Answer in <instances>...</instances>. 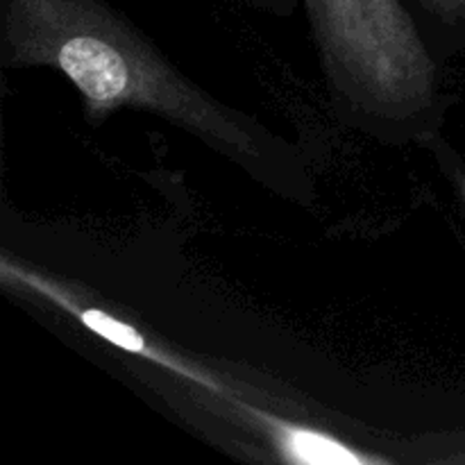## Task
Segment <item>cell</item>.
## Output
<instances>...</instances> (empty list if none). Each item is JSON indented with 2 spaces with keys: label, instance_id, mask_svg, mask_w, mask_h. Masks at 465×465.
<instances>
[{
  "label": "cell",
  "instance_id": "cell-1",
  "mask_svg": "<svg viewBox=\"0 0 465 465\" xmlns=\"http://www.w3.org/2000/svg\"><path fill=\"white\" fill-rule=\"evenodd\" d=\"M0 48L5 66H45L66 75L94 121L116 109L157 114L268 189L309 195L293 145L207 94L103 0H3Z\"/></svg>",
  "mask_w": 465,
  "mask_h": 465
},
{
  "label": "cell",
  "instance_id": "cell-2",
  "mask_svg": "<svg viewBox=\"0 0 465 465\" xmlns=\"http://www.w3.org/2000/svg\"><path fill=\"white\" fill-rule=\"evenodd\" d=\"M341 116L380 141L430 139L443 121L439 48L404 0H304Z\"/></svg>",
  "mask_w": 465,
  "mask_h": 465
},
{
  "label": "cell",
  "instance_id": "cell-4",
  "mask_svg": "<svg viewBox=\"0 0 465 465\" xmlns=\"http://www.w3.org/2000/svg\"><path fill=\"white\" fill-rule=\"evenodd\" d=\"M420 12V23L436 48L454 45V36L465 32V0H411Z\"/></svg>",
  "mask_w": 465,
  "mask_h": 465
},
{
  "label": "cell",
  "instance_id": "cell-3",
  "mask_svg": "<svg viewBox=\"0 0 465 465\" xmlns=\"http://www.w3.org/2000/svg\"><path fill=\"white\" fill-rule=\"evenodd\" d=\"M280 450L284 452L286 461L293 463H368L363 454L352 452V448L339 443L331 436L321 431L304 430L295 425H282L280 430Z\"/></svg>",
  "mask_w": 465,
  "mask_h": 465
},
{
  "label": "cell",
  "instance_id": "cell-5",
  "mask_svg": "<svg viewBox=\"0 0 465 465\" xmlns=\"http://www.w3.org/2000/svg\"><path fill=\"white\" fill-rule=\"evenodd\" d=\"M257 5H262V7L271 9V12L275 14H289L291 9H293L295 0H254Z\"/></svg>",
  "mask_w": 465,
  "mask_h": 465
}]
</instances>
